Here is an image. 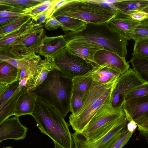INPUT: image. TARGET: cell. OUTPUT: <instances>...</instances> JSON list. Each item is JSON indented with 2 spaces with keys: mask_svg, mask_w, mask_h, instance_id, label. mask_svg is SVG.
Returning a JSON list of instances; mask_svg holds the SVG:
<instances>
[{
  "mask_svg": "<svg viewBox=\"0 0 148 148\" xmlns=\"http://www.w3.org/2000/svg\"><path fill=\"white\" fill-rule=\"evenodd\" d=\"M146 39H148V18L140 21L131 38L135 41Z\"/></svg>",
  "mask_w": 148,
  "mask_h": 148,
  "instance_id": "cell-32",
  "label": "cell"
},
{
  "mask_svg": "<svg viewBox=\"0 0 148 148\" xmlns=\"http://www.w3.org/2000/svg\"><path fill=\"white\" fill-rule=\"evenodd\" d=\"M14 7L7 4L0 3V12L4 11H11Z\"/></svg>",
  "mask_w": 148,
  "mask_h": 148,
  "instance_id": "cell-44",
  "label": "cell"
},
{
  "mask_svg": "<svg viewBox=\"0 0 148 148\" xmlns=\"http://www.w3.org/2000/svg\"><path fill=\"white\" fill-rule=\"evenodd\" d=\"M128 121L148 113V95L125 100L122 106Z\"/></svg>",
  "mask_w": 148,
  "mask_h": 148,
  "instance_id": "cell-16",
  "label": "cell"
},
{
  "mask_svg": "<svg viewBox=\"0 0 148 148\" xmlns=\"http://www.w3.org/2000/svg\"><path fill=\"white\" fill-rule=\"evenodd\" d=\"M60 1V0H56L55 3L51 7L40 14L34 21V22L35 23L39 24H42L45 23L48 18L57 8Z\"/></svg>",
  "mask_w": 148,
  "mask_h": 148,
  "instance_id": "cell-38",
  "label": "cell"
},
{
  "mask_svg": "<svg viewBox=\"0 0 148 148\" xmlns=\"http://www.w3.org/2000/svg\"><path fill=\"white\" fill-rule=\"evenodd\" d=\"M40 59L28 78L25 87L31 92L41 84L46 79L50 72L56 67L52 57H44Z\"/></svg>",
  "mask_w": 148,
  "mask_h": 148,
  "instance_id": "cell-14",
  "label": "cell"
},
{
  "mask_svg": "<svg viewBox=\"0 0 148 148\" xmlns=\"http://www.w3.org/2000/svg\"><path fill=\"white\" fill-rule=\"evenodd\" d=\"M147 95H148V82H146L130 92L127 95L125 100Z\"/></svg>",
  "mask_w": 148,
  "mask_h": 148,
  "instance_id": "cell-36",
  "label": "cell"
},
{
  "mask_svg": "<svg viewBox=\"0 0 148 148\" xmlns=\"http://www.w3.org/2000/svg\"><path fill=\"white\" fill-rule=\"evenodd\" d=\"M27 129L20 122L19 117L15 116L9 118L0 124V143L8 139H24Z\"/></svg>",
  "mask_w": 148,
  "mask_h": 148,
  "instance_id": "cell-15",
  "label": "cell"
},
{
  "mask_svg": "<svg viewBox=\"0 0 148 148\" xmlns=\"http://www.w3.org/2000/svg\"><path fill=\"white\" fill-rule=\"evenodd\" d=\"M66 45L63 35L49 37L45 35L41 45L35 53L39 56L52 57Z\"/></svg>",
  "mask_w": 148,
  "mask_h": 148,
  "instance_id": "cell-17",
  "label": "cell"
},
{
  "mask_svg": "<svg viewBox=\"0 0 148 148\" xmlns=\"http://www.w3.org/2000/svg\"><path fill=\"white\" fill-rule=\"evenodd\" d=\"M56 0H47L43 3L23 10L21 12L25 15L29 16L34 21L44 11L51 7Z\"/></svg>",
  "mask_w": 148,
  "mask_h": 148,
  "instance_id": "cell-30",
  "label": "cell"
},
{
  "mask_svg": "<svg viewBox=\"0 0 148 148\" xmlns=\"http://www.w3.org/2000/svg\"><path fill=\"white\" fill-rule=\"evenodd\" d=\"M27 23L18 30L5 36L0 41V48L9 45L14 42L23 34Z\"/></svg>",
  "mask_w": 148,
  "mask_h": 148,
  "instance_id": "cell-35",
  "label": "cell"
},
{
  "mask_svg": "<svg viewBox=\"0 0 148 148\" xmlns=\"http://www.w3.org/2000/svg\"><path fill=\"white\" fill-rule=\"evenodd\" d=\"M41 132L62 148H73L74 143L68 124L54 108L37 97L31 115Z\"/></svg>",
  "mask_w": 148,
  "mask_h": 148,
  "instance_id": "cell-2",
  "label": "cell"
},
{
  "mask_svg": "<svg viewBox=\"0 0 148 148\" xmlns=\"http://www.w3.org/2000/svg\"><path fill=\"white\" fill-rule=\"evenodd\" d=\"M137 127L136 123L134 121H132L127 123L126 128L130 131L133 133Z\"/></svg>",
  "mask_w": 148,
  "mask_h": 148,
  "instance_id": "cell-43",
  "label": "cell"
},
{
  "mask_svg": "<svg viewBox=\"0 0 148 148\" xmlns=\"http://www.w3.org/2000/svg\"><path fill=\"white\" fill-rule=\"evenodd\" d=\"M112 6H106L90 0H66L51 14L55 17L65 16L87 23L107 22L115 15Z\"/></svg>",
  "mask_w": 148,
  "mask_h": 148,
  "instance_id": "cell-5",
  "label": "cell"
},
{
  "mask_svg": "<svg viewBox=\"0 0 148 148\" xmlns=\"http://www.w3.org/2000/svg\"><path fill=\"white\" fill-rule=\"evenodd\" d=\"M54 148H62L57 144L56 143L54 142Z\"/></svg>",
  "mask_w": 148,
  "mask_h": 148,
  "instance_id": "cell-46",
  "label": "cell"
},
{
  "mask_svg": "<svg viewBox=\"0 0 148 148\" xmlns=\"http://www.w3.org/2000/svg\"><path fill=\"white\" fill-rule=\"evenodd\" d=\"M133 56L148 57V39L135 41Z\"/></svg>",
  "mask_w": 148,
  "mask_h": 148,
  "instance_id": "cell-33",
  "label": "cell"
},
{
  "mask_svg": "<svg viewBox=\"0 0 148 148\" xmlns=\"http://www.w3.org/2000/svg\"><path fill=\"white\" fill-rule=\"evenodd\" d=\"M84 97L79 91L72 88L70 101V115H75L81 108L83 104Z\"/></svg>",
  "mask_w": 148,
  "mask_h": 148,
  "instance_id": "cell-31",
  "label": "cell"
},
{
  "mask_svg": "<svg viewBox=\"0 0 148 148\" xmlns=\"http://www.w3.org/2000/svg\"><path fill=\"white\" fill-rule=\"evenodd\" d=\"M140 134L147 139L148 136V113L143 115L134 121Z\"/></svg>",
  "mask_w": 148,
  "mask_h": 148,
  "instance_id": "cell-37",
  "label": "cell"
},
{
  "mask_svg": "<svg viewBox=\"0 0 148 148\" xmlns=\"http://www.w3.org/2000/svg\"><path fill=\"white\" fill-rule=\"evenodd\" d=\"M45 23V28L48 31L56 29L63 27L62 25L52 14L48 18Z\"/></svg>",
  "mask_w": 148,
  "mask_h": 148,
  "instance_id": "cell-39",
  "label": "cell"
},
{
  "mask_svg": "<svg viewBox=\"0 0 148 148\" xmlns=\"http://www.w3.org/2000/svg\"><path fill=\"white\" fill-rule=\"evenodd\" d=\"M45 35L43 25L36 24L31 20L23 34L7 46L21 53L35 52L41 45Z\"/></svg>",
  "mask_w": 148,
  "mask_h": 148,
  "instance_id": "cell-9",
  "label": "cell"
},
{
  "mask_svg": "<svg viewBox=\"0 0 148 148\" xmlns=\"http://www.w3.org/2000/svg\"><path fill=\"white\" fill-rule=\"evenodd\" d=\"M6 85L0 83V94L5 88Z\"/></svg>",
  "mask_w": 148,
  "mask_h": 148,
  "instance_id": "cell-45",
  "label": "cell"
},
{
  "mask_svg": "<svg viewBox=\"0 0 148 148\" xmlns=\"http://www.w3.org/2000/svg\"><path fill=\"white\" fill-rule=\"evenodd\" d=\"M19 17H0V27Z\"/></svg>",
  "mask_w": 148,
  "mask_h": 148,
  "instance_id": "cell-42",
  "label": "cell"
},
{
  "mask_svg": "<svg viewBox=\"0 0 148 148\" xmlns=\"http://www.w3.org/2000/svg\"><path fill=\"white\" fill-rule=\"evenodd\" d=\"M3 62V61H2L1 60H0V63H1V62Z\"/></svg>",
  "mask_w": 148,
  "mask_h": 148,
  "instance_id": "cell-48",
  "label": "cell"
},
{
  "mask_svg": "<svg viewBox=\"0 0 148 148\" xmlns=\"http://www.w3.org/2000/svg\"><path fill=\"white\" fill-rule=\"evenodd\" d=\"M31 20L27 15L19 17L0 27V37L3 38L5 36L18 30Z\"/></svg>",
  "mask_w": 148,
  "mask_h": 148,
  "instance_id": "cell-25",
  "label": "cell"
},
{
  "mask_svg": "<svg viewBox=\"0 0 148 148\" xmlns=\"http://www.w3.org/2000/svg\"><path fill=\"white\" fill-rule=\"evenodd\" d=\"M140 21L132 19L128 14L116 10L115 15L107 22L114 31L128 40L131 39Z\"/></svg>",
  "mask_w": 148,
  "mask_h": 148,
  "instance_id": "cell-11",
  "label": "cell"
},
{
  "mask_svg": "<svg viewBox=\"0 0 148 148\" xmlns=\"http://www.w3.org/2000/svg\"><path fill=\"white\" fill-rule=\"evenodd\" d=\"M92 81L91 76L88 73L75 77L72 79V88L79 92L85 97Z\"/></svg>",
  "mask_w": 148,
  "mask_h": 148,
  "instance_id": "cell-28",
  "label": "cell"
},
{
  "mask_svg": "<svg viewBox=\"0 0 148 148\" xmlns=\"http://www.w3.org/2000/svg\"><path fill=\"white\" fill-rule=\"evenodd\" d=\"M63 25L61 28L64 32H74L78 31L83 27L86 22L71 17L60 16L56 17Z\"/></svg>",
  "mask_w": 148,
  "mask_h": 148,
  "instance_id": "cell-26",
  "label": "cell"
},
{
  "mask_svg": "<svg viewBox=\"0 0 148 148\" xmlns=\"http://www.w3.org/2000/svg\"><path fill=\"white\" fill-rule=\"evenodd\" d=\"M127 120L125 116L106 134L101 138L94 140L76 139L73 140V148H102L113 138L125 129Z\"/></svg>",
  "mask_w": 148,
  "mask_h": 148,
  "instance_id": "cell-12",
  "label": "cell"
},
{
  "mask_svg": "<svg viewBox=\"0 0 148 148\" xmlns=\"http://www.w3.org/2000/svg\"><path fill=\"white\" fill-rule=\"evenodd\" d=\"M118 78L103 83L92 81L81 108L75 115L69 116V125L75 132L82 131L102 105L111 99Z\"/></svg>",
  "mask_w": 148,
  "mask_h": 148,
  "instance_id": "cell-4",
  "label": "cell"
},
{
  "mask_svg": "<svg viewBox=\"0 0 148 148\" xmlns=\"http://www.w3.org/2000/svg\"><path fill=\"white\" fill-rule=\"evenodd\" d=\"M25 87L19 88L8 99L0 104V124L14 115L16 102Z\"/></svg>",
  "mask_w": 148,
  "mask_h": 148,
  "instance_id": "cell-21",
  "label": "cell"
},
{
  "mask_svg": "<svg viewBox=\"0 0 148 148\" xmlns=\"http://www.w3.org/2000/svg\"><path fill=\"white\" fill-rule=\"evenodd\" d=\"M132 19L140 21L148 18V13L143 11H138L134 12L129 15Z\"/></svg>",
  "mask_w": 148,
  "mask_h": 148,
  "instance_id": "cell-40",
  "label": "cell"
},
{
  "mask_svg": "<svg viewBox=\"0 0 148 148\" xmlns=\"http://www.w3.org/2000/svg\"><path fill=\"white\" fill-rule=\"evenodd\" d=\"M25 15L21 13L15 12L11 11H4L0 12V17H21Z\"/></svg>",
  "mask_w": 148,
  "mask_h": 148,
  "instance_id": "cell-41",
  "label": "cell"
},
{
  "mask_svg": "<svg viewBox=\"0 0 148 148\" xmlns=\"http://www.w3.org/2000/svg\"><path fill=\"white\" fill-rule=\"evenodd\" d=\"M111 4L116 10L128 15L138 11L148 13V0H114Z\"/></svg>",
  "mask_w": 148,
  "mask_h": 148,
  "instance_id": "cell-19",
  "label": "cell"
},
{
  "mask_svg": "<svg viewBox=\"0 0 148 148\" xmlns=\"http://www.w3.org/2000/svg\"><path fill=\"white\" fill-rule=\"evenodd\" d=\"M57 69L64 77L72 79L86 74L94 67L91 63L72 53L66 47L52 57Z\"/></svg>",
  "mask_w": 148,
  "mask_h": 148,
  "instance_id": "cell-7",
  "label": "cell"
},
{
  "mask_svg": "<svg viewBox=\"0 0 148 148\" xmlns=\"http://www.w3.org/2000/svg\"><path fill=\"white\" fill-rule=\"evenodd\" d=\"M66 47L72 53L91 63L94 67L96 65L93 59L94 54L99 50L103 49L96 45L90 47L67 46Z\"/></svg>",
  "mask_w": 148,
  "mask_h": 148,
  "instance_id": "cell-23",
  "label": "cell"
},
{
  "mask_svg": "<svg viewBox=\"0 0 148 148\" xmlns=\"http://www.w3.org/2000/svg\"><path fill=\"white\" fill-rule=\"evenodd\" d=\"M91 76L92 81L99 82H106L118 78L121 74L110 69L106 67L95 66L88 73Z\"/></svg>",
  "mask_w": 148,
  "mask_h": 148,
  "instance_id": "cell-22",
  "label": "cell"
},
{
  "mask_svg": "<svg viewBox=\"0 0 148 148\" xmlns=\"http://www.w3.org/2000/svg\"><path fill=\"white\" fill-rule=\"evenodd\" d=\"M2 148H13L12 147L10 146H8L6 147H3Z\"/></svg>",
  "mask_w": 148,
  "mask_h": 148,
  "instance_id": "cell-47",
  "label": "cell"
},
{
  "mask_svg": "<svg viewBox=\"0 0 148 148\" xmlns=\"http://www.w3.org/2000/svg\"><path fill=\"white\" fill-rule=\"evenodd\" d=\"M93 59L96 64L95 66L108 68L121 74L129 69L130 65L125 58L104 49L98 51L94 54Z\"/></svg>",
  "mask_w": 148,
  "mask_h": 148,
  "instance_id": "cell-10",
  "label": "cell"
},
{
  "mask_svg": "<svg viewBox=\"0 0 148 148\" xmlns=\"http://www.w3.org/2000/svg\"><path fill=\"white\" fill-rule=\"evenodd\" d=\"M66 45H91L114 53L125 58L127 40L114 31L108 22L86 23L79 30L65 32Z\"/></svg>",
  "mask_w": 148,
  "mask_h": 148,
  "instance_id": "cell-1",
  "label": "cell"
},
{
  "mask_svg": "<svg viewBox=\"0 0 148 148\" xmlns=\"http://www.w3.org/2000/svg\"><path fill=\"white\" fill-rule=\"evenodd\" d=\"M125 116L122 107H114L110 99L102 105L82 131L71 134L72 139H98L106 134Z\"/></svg>",
  "mask_w": 148,
  "mask_h": 148,
  "instance_id": "cell-6",
  "label": "cell"
},
{
  "mask_svg": "<svg viewBox=\"0 0 148 148\" xmlns=\"http://www.w3.org/2000/svg\"><path fill=\"white\" fill-rule=\"evenodd\" d=\"M129 62L137 75L144 82H148V57L133 55Z\"/></svg>",
  "mask_w": 148,
  "mask_h": 148,
  "instance_id": "cell-24",
  "label": "cell"
},
{
  "mask_svg": "<svg viewBox=\"0 0 148 148\" xmlns=\"http://www.w3.org/2000/svg\"><path fill=\"white\" fill-rule=\"evenodd\" d=\"M45 0H0V3L12 6L14 7L11 11L21 13L24 10L38 5Z\"/></svg>",
  "mask_w": 148,
  "mask_h": 148,
  "instance_id": "cell-29",
  "label": "cell"
},
{
  "mask_svg": "<svg viewBox=\"0 0 148 148\" xmlns=\"http://www.w3.org/2000/svg\"><path fill=\"white\" fill-rule=\"evenodd\" d=\"M72 79L63 76L55 69L49 73L44 81L31 92L54 108L64 117L70 112Z\"/></svg>",
  "mask_w": 148,
  "mask_h": 148,
  "instance_id": "cell-3",
  "label": "cell"
},
{
  "mask_svg": "<svg viewBox=\"0 0 148 148\" xmlns=\"http://www.w3.org/2000/svg\"><path fill=\"white\" fill-rule=\"evenodd\" d=\"M37 97L25 87L16 102L14 115L19 117L25 115H32Z\"/></svg>",
  "mask_w": 148,
  "mask_h": 148,
  "instance_id": "cell-18",
  "label": "cell"
},
{
  "mask_svg": "<svg viewBox=\"0 0 148 148\" xmlns=\"http://www.w3.org/2000/svg\"><path fill=\"white\" fill-rule=\"evenodd\" d=\"M146 82L133 69H129L117 78L112 91L111 99L115 108L122 107L127 95L131 91Z\"/></svg>",
  "mask_w": 148,
  "mask_h": 148,
  "instance_id": "cell-8",
  "label": "cell"
},
{
  "mask_svg": "<svg viewBox=\"0 0 148 148\" xmlns=\"http://www.w3.org/2000/svg\"><path fill=\"white\" fill-rule=\"evenodd\" d=\"M20 70L5 62L0 63V83L7 85L20 79Z\"/></svg>",
  "mask_w": 148,
  "mask_h": 148,
  "instance_id": "cell-20",
  "label": "cell"
},
{
  "mask_svg": "<svg viewBox=\"0 0 148 148\" xmlns=\"http://www.w3.org/2000/svg\"><path fill=\"white\" fill-rule=\"evenodd\" d=\"M37 56L35 52L21 53L8 46L0 48V60L10 64L20 71L27 66Z\"/></svg>",
  "mask_w": 148,
  "mask_h": 148,
  "instance_id": "cell-13",
  "label": "cell"
},
{
  "mask_svg": "<svg viewBox=\"0 0 148 148\" xmlns=\"http://www.w3.org/2000/svg\"><path fill=\"white\" fill-rule=\"evenodd\" d=\"M19 80L11 84L6 85L0 94V104L8 99L18 88Z\"/></svg>",
  "mask_w": 148,
  "mask_h": 148,
  "instance_id": "cell-34",
  "label": "cell"
},
{
  "mask_svg": "<svg viewBox=\"0 0 148 148\" xmlns=\"http://www.w3.org/2000/svg\"><path fill=\"white\" fill-rule=\"evenodd\" d=\"M133 133L126 127L113 138L102 148H122L127 143Z\"/></svg>",
  "mask_w": 148,
  "mask_h": 148,
  "instance_id": "cell-27",
  "label": "cell"
},
{
  "mask_svg": "<svg viewBox=\"0 0 148 148\" xmlns=\"http://www.w3.org/2000/svg\"><path fill=\"white\" fill-rule=\"evenodd\" d=\"M2 38H1V37H0V41L1 40H2Z\"/></svg>",
  "mask_w": 148,
  "mask_h": 148,
  "instance_id": "cell-49",
  "label": "cell"
}]
</instances>
